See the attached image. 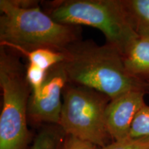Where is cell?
Segmentation results:
<instances>
[{"label":"cell","instance_id":"cell-1","mask_svg":"<svg viewBox=\"0 0 149 149\" xmlns=\"http://www.w3.org/2000/svg\"><path fill=\"white\" fill-rule=\"evenodd\" d=\"M0 46L19 52L48 48L63 53L80 40V26L55 22L37 1L0 0Z\"/></svg>","mask_w":149,"mask_h":149},{"label":"cell","instance_id":"cell-2","mask_svg":"<svg viewBox=\"0 0 149 149\" xmlns=\"http://www.w3.org/2000/svg\"><path fill=\"white\" fill-rule=\"evenodd\" d=\"M61 64L68 83L103 93L113 100L135 91H147L149 84L133 77L126 70L120 51L106 43L78 41L62 53Z\"/></svg>","mask_w":149,"mask_h":149},{"label":"cell","instance_id":"cell-3","mask_svg":"<svg viewBox=\"0 0 149 149\" xmlns=\"http://www.w3.org/2000/svg\"><path fill=\"white\" fill-rule=\"evenodd\" d=\"M48 5L46 13L55 22L98 29L123 57L139 36L122 0H57Z\"/></svg>","mask_w":149,"mask_h":149},{"label":"cell","instance_id":"cell-4","mask_svg":"<svg viewBox=\"0 0 149 149\" xmlns=\"http://www.w3.org/2000/svg\"><path fill=\"white\" fill-rule=\"evenodd\" d=\"M0 46V149H26L30 141L28 108L32 90L25 66L14 51Z\"/></svg>","mask_w":149,"mask_h":149},{"label":"cell","instance_id":"cell-5","mask_svg":"<svg viewBox=\"0 0 149 149\" xmlns=\"http://www.w3.org/2000/svg\"><path fill=\"white\" fill-rule=\"evenodd\" d=\"M62 97L59 126L65 134L100 148L107 146L110 136L105 113L111 99L92 88L70 83L65 86Z\"/></svg>","mask_w":149,"mask_h":149},{"label":"cell","instance_id":"cell-6","mask_svg":"<svg viewBox=\"0 0 149 149\" xmlns=\"http://www.w3.org/2000/svg\"><path fill=\"white\" fill-rule=\"evenodd\" d=\"M68 83L62 65L58 64L48 70L42 88L31 95L28 118L34 123L59 125L62 108L63 91Z\"/></svg>","mask_w":149,"mask_h":149},{"label":"cell","instance_id":"cell-7","mask_svg":"<svg viewBox=\"0 0 149 149\" xmlns=\"http://www.w3.org/2000/svg\"><path fill=\"white\" fill-rule=\"evenodd\" d=\"M145 93L143 91H130L110 100L105 120L108 133L113 141L129 137L132 122L137 112L146 104Z\"/></svg>","mask_w":149,"mask_h":149},{"label":"cell","instance_id":"cell-8","mask_svg":"<svg viewBox=\"0 0 149 149\" xmlns=\"http://www.w3.org/2000/svg\"><path fill=\"white\" fill-rule=\"evenodd\" d=\"M123 59L131 75L149 84V35H139Z\"/></svg>","mask_w":149,"mask_h":149},{"label":"cell","instance_id":"cell-9","mask_svg":"<svg viewBox=\"0 0 149 149\" xmlns=\"http://www.w3.org/2000/svg\"><path fill=\"white\" fill-rule=\"evenodd\" d=\"M128 18L139 35H149V0H122Z\"/></svg>","mask_w":149,"mask_h":149},{"label":"cell","instance_id":"cell-10","mask_svg":"<svg viewBox=\"0 0 149 149\" xmlns=\"http://www.w3.org/2000/svg\"><path fill=\"white\" fill-rule=\"evenodd\" d=\"M64 135L59 125L50 124L37 134L30 149H62Z\"/></svg>","mask_w":149,"mask_h":149},{"label":"cell","instance_id":"cell-11","mask_svg":"<svg viewBox=\"0 0 149 149\" xmlns=\"http://www.w3.org/2000/svg\"><path fill=\"white\" fill-rule=\"evenodd\" d=\"M18 53L25 56L29 63L36 65L46 70H48L53 66L60 64L64 59V55L62 53L48 48H39L31 51H21Z\"/></svg>","mask_w":149,"mask_h":149},{"label":"cell","instance_id":"cell-12","mask_svg":"<svg viewBox=\"0 0 149 149\" xmlns=\"http://www.w3.org/2000/svg\"><path fill=\"white\" fill-rule=\"evenodd\" d=\"M129 137L149 141V106L146 104L136 114L130 126Z\"/></svg>","mask_w":149,"mask_h":149},{"label":"cell","instance_id":"cell-13","mask_svg":"<svg viewBox=\"0 0 149 149\" xmlns=\"http://www.w3.org/2000/svg\"><path fill=\"white\" fill-rule=\"evenodd\" d=\"M48 70L42 69L36 65L28 63L26 68V75L33 94L37 93L42 88L47 75Z\"/></svg>","mask_w":149,"mask_h":149},{"label":"cell","instance_id":"cell-14","mask_svg":"<svg viewBox=\"0 0 149 149\" xmlns=\"http://www.w3.org/2000/svg\"><path fill=\"white\" fill-rule=\"evenodd\" d=\"M100 149H149V141L128 137L120 141H113Z\"/></svg>","mask_w":149,"mask_h":149},{"label":"cell","instance_id":"cell-15","mask_svg":"<svg viewBox=\"0 0 149 149\" xmlns=\"http://www.w3.org/2000/svg\"><path fill=\"white\" fill-rule=\"evenodd\" d=\"M62 149H100V148L88 141L66 135Z\"/></svg>","mask_w":149,"mask_h":149}]
</instances>
